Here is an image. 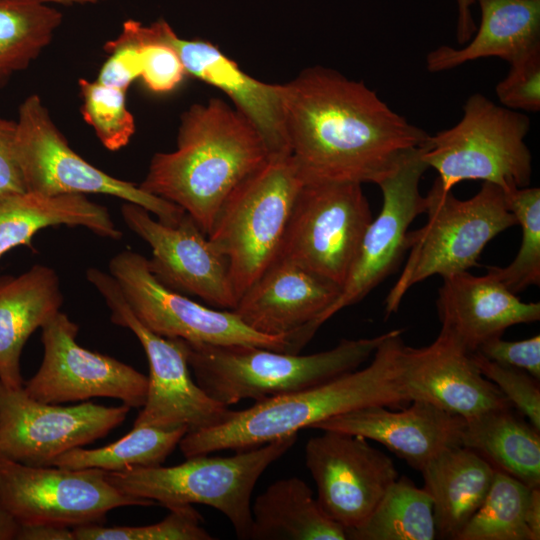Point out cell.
<instances>
[{"label": "cell", "mask_w": 540, "mask_h": 540, "mask_svg": "<svg viewBox=\"0 0 540 540\" xmlns=\"http://www.w3.org/2000/svg\"><path fill=\"white\" fill-rule=\"evenodd\" d=\"M283 85L288 143L304 183L378 185L429 141L375 91L335 70L308 68Z\"/></svg>", "instance_id": "6da1fadb"}, {"label": "cell", "mask_w": 540, "mask_h": 540, "mask_svg": "<svg viewBox=\"0 0 540 540\" xmlns=\"http://www.w3.org/2000/svg\"><path fill=\"white\" fill-rule=\"evenodd\" d=\"M402 330H391L362 369L322 384L232 410L214 427L187 432L178 446L188 458L221 450L241 451L313 428L330 417L355 409L383 405L400 407L413 401L409 382L410 347Z\"/></svg>", "instance_id": "7a4b0ae2"}, {"label": "cell", "mask_w": 540, "mask_h": 540, "mask_svg": "<svg viewBox=\"0 0 540 540\" xmlns=\"http://www.w3.org/2000/svg\"><path fill=\"white\" fill-rule=\"evenodd\" d=\"M269 156L253 124L213 98L182 114L176 150L156 153L139 186L181 207L208 235L228 196Z\"/></svg>", "instance_id": "3957f363"}, {"label": "cell", "mask_w": 540, "mask_h": 540, "mask_svg": "<svg viewBox=\"0 0 540 540\" xmlns=\"http://www.w3.org/2000/svg\"><path fill=\"white\" fill-rule=\"evenodd\" d=\"M390 331L372 338L342 339L334 348L299 355L252 345L191 344L183 340L196 383L230 406L307 389L358 369Z\"/></svg>", "instance_id": "277c9868"}, {"label": "cell", "mask_w": 540, "mask_h": 540, "mask_svg": "<svg viewBox=\"0 0 540 540\" xmlns=\"http://www.w3.org/2000/svg\"><path fill=\"white\" fill-rule=\"evenodd\" d=\"M296 440L297 434H291L229 457L197 455L171 467L106 471V478L123 493L152 500L167 509L192 504L215 508L228 518L239 539H249L254 487Z\"/></svg>", "instance_id": "5b68a950"}, {"label": "cell", "mask_w": 540, "mask_h": 540, "mask_svg": "<svg viewBox=\"0 0 540 540\" xmlns=\"http://www.w3.org/2000/svg\"><path fill=\"white\" fill-rule=\"evenodd\" d=\"M427 223L407 233L408 260L385 299L386 317L397 312L406 292L433 275L442 278L476 265L485 246L517 224L503 190L488 182L460 200L438 178L425 196Z\"/></svg>", "instance_id": "8992f818"}, {"label": "cell", "mask_w": 540, "mask_h": 540, "mask_svg": "<svg viewBox=\"0 0 540 540\" xmlns=\"http://www.w3.org/2000/svg\"><path fill=\"white\" fill-rule=\"evenodd\" d=\"M303 184L291 154L270 155L219 210L207 237L228 261L237 301L276 259Z\"/></svg>", "instance_id": "52a82bcc"}, {"label": "cell", "mask_w": 540, "mask_h": 540, "mask_svg": "<svg viewBox=\"0 0 540 540\" xmlns=\"http://www.w3.org/2000/svg\"><path fill=\"white\" fill-rule=\"evenodd\" d=\"M530 119L496 105L480 93L471 95L453 127L429 137L422 153L445 190L465 180H481L503 191L527 187L532 156L525 138Z\"/></svg>", "instance_id": "ba28073f"}, {"label": "cell", "mask_w": 540, "mask_h": 540, "mask_svg": "<svg viewBox=\"0 0 540 540\" xmlns=\"http://www.w3.org/2000/svg\"><path fill=\"white\" fill-rule=\"evenodd\" d=\"M15 151L28 192L46 196L110 195L137 204L172 226L179 224L186 213L176 204L87 162L70 147L36 94L28 96L19 106Z\"/></svg>", "instance_id": "9c48e42d"}, {"label": "cell", "mask_w": 540, "mask_h": 540, "mask_svg": "<svg viewBox=\"0 0 540 540\" xmlns=\"http://www.w3.org/2000/svg\"><path fill=\"white\" fill-rule=\"evenodd\" d=\"M86 277L104 297L111 310V321L131 330L147 356V395L133 427L162 430L185 427L188 432H194L225 422L232 410L211 398L192 379L182 341L162 337L144 326L110 273L89 268Z\"/></svg>", "instance_id": "30bf717a"}, {"label": "cell", "mask_w": 540, "mask_h": 540, "mask_svg": "<svg viewBox=\"0 0 540 540\" xmlns=\"http://www.w3.org/2000/svg\"><path fill=\"white\" fill-rule=\"evenodd\" d=\"M361 185L341 181L304 183L276 259L294 263L341 288L372 221Z\"/></svg>", "instance_id": "8fae6325"}, {"label": "cell", "mask_w": 540, "mask_h": 540, "mask_svg": "<svg viewBox=\"0 0 540 540\" xmlns=\"http://www.w3.org/2000/svg\"><path fill=\"white\" fill-rule=\"evenodd\" d=\"M0 503L19 525L69 528L103 525L107 513L118 507L156 504L123 493L101 469L30 466L1 456Z\"/></svg>", "instance_id": "7c38bea8"}, {"label": "cell", "mask_w": 540, "mask_h": 540, "mask_svg": "<svg viewBox=\"0 0 540 540\" xmlns=\"http://www.w3.org/2000/svg\"><path fill=\"white\" fill-rule=\"evenodd\" d=\"M109 273L137 319L150 331L191 344L252 345L287 352L283 337L261 334L245 325L232 310L201 305L161 284L147 259L123 250L109 262Z\"/></svg>", "instance_id": "4fadbf2b"}, {"label": "cell", "mask_w": 540, "mask_h": 540, "mask_svg": "<svg viewBox=\"0 0 540 540\" xmlns=\"http://www.w3.org/2000/svg\"><path fill=\"white\" fill-rule=\"evenodd\" d=\"M130 409L90 401L73 406L43 403L23 387L0 382V456L30 466H52L65 452L108 435Z\"/></svg>", "instance_id": "5bb4252c"}, {"label": "cell", "mask_w": 540, "mask_h": 540, "mask_svg": "<svg viewBox=\"0 0 540 540\" xmlns=\"http://www.w3.org/2000/svg\"><path fill=\"white\" fill-rule=\"evenodd\" d=\"M43 359L23 388L43 403L86 401L93 397L119 399L130 408L145 403L148 377L113 357L81 347L79 327L59 311L42 325Z\"/></svg>", "instance_id": "9a60e30c"}, {"label": "cell", "mask_w": 540, "mask_h": 540, "mask_svg": "<svg viewBox=\"0 0 540 540\" xmlns=\"http://www.w3.org/2000/svg\"><path fill=\"white\" fill-rule=\"evenodd\" d=\"M323 512L346 532L360 526L399 477L393 460L367 439L323 430L305 446Z\"/></svg>", "instance_id": "2e32d148"}, {"label": "cell", "mask_w": 540, "mask_h": 540, "mask_svg": "<svg viewBox=\"0 0 540 540\" xmlns=\"http://www.w3.org/2000/svg\"><path fill=\"white\" fill-rule=\"evenodd\" d=\"M425 147L408 153L378 184L382 192L381 210L364 232L340 294L317 319V330L337 312L367 296L396 269L408 250L409 226L426 211L425 197L419 189L421 177L428 169L422 159Z\"/></svg>", "instance_id": "e0dca14e"}, {"label": "cell", "mask_w": 540, "mask_h": 540, "mask_svg": "<svg viewBox=\"0 0 540 540\" xmlns=\"http://www.w3.org/2000/svg\"><path fill=\"white\" fill-rule=\"evenodd\" d=\"M121 216L127 227L151 247L148 267L161 284L198 296L220 309L236 307L226 257L187 213L172 226L154 219L145 208L125 201Z\"/></svg>", "instance_id": "ac0fdd59"}, {"label": "cell", "mask_w": 540, "mask_h": 540, "mask_svg": "<svg viewBox=\"0 0 540 540\" xmlns=\"http://www.w3.org/2000/svg\"><path fill=\"white\" fill-rule=\"evenodd\" d=\"M341 288L286 260L275 259L239 297L232 310L261 334L283 337L299 353L317 331L315 323Z\"/></svg>", "instance_id": "d6986e66"}, {"label": "cell", "mask_w": 540, "mask_h": 540, "mask_svg": "<svg viewBox=\"0 0 540 540\" xmlns=\"http://www.w3.org/2000/svg\"><path fill=\"white\" fill-rule=\"evenodd\" d=\"M464 424L463 417L415 399L399 411L372 405L330 417L313 428L374 440L420 471L443 450L461 445Z\"/></svg>", "instance_id": "ffe728a7"}, {"label": "cell", "mask_w": 540, "mask_h": 540, "mask_svg": "<svg viewBox=\"0 0 540 540\" xmlns=\"http://www.w3.org/2000/svg\"><path fill=\"white\" fill-rule=\"evenodd\" d=\"M154 38L177 52L186 74L225 92L264 139L270 155L291 154L284 114V85L267 84L249 76L216 46L179 38L165 20L153 23Z\"/></svg>", "instance_id": "44dd1931"}, {"label": "cell", "mask_w": 540, "mask_h": 540, "mask_svg": "<svg viewBox=\"0 0 540 540\" xmlns=\"http://www.w3.org/2000/svg\"><path fill=\"white\" fill-rule=\"evenodd\" d=\"M440 333L469 354L511 326L540 319V303L521 301L488 275L467 271L443 278L436 301Z\"/></svg>", "instance_id": "7402d4cb"}, {"label": "cell", "mask_w": 540, "mask_h": 540, "mask_svg": "<svg viewBox=\"0 0 540 540\" xmlns=\"http://www.w3.org/2000/svg\"><path fill=\"white\" fill-rule=\"evenodd\" d=\"M409 382L413 400L431 402L464 419L512 407L481 373L472 354L440 332L430 345L410 347Z\"/></svg>", "instance_id": "603a6c76"}, {"label": "cell", "mask_w": 540, "mask_h": 540, "mask_svg": "<svg viewBox=\"0 0 540 540\" xmlns=\"http://www.w3.org/2000/svg\"><path fill=\"white\" fill-rule=\"evenodd\" d=\"M60 279L36 264L20 275L0 276V382L21 388V354L32 333L60 311Z\"/></svg>", "instance_id": "cb8c5ba5"}, {"label": "cell", "mask_w": 540, "mask_h": 540, "mask_svg": "<svg viewBox=\"0 0 540 540\" xmlns=\"http://www.w3.org/2000/svg\"><path fill=\"white\" fill-rule=\"evenodd\" d=\"M481 10L476 34L463 48L439 46L426 57L430 72L498 57L508 63L540 46V0H475Z\"/></svg>", "instance_id": "d4e9b609"}, {"label": "cell", "mask_w": 540, "mask_h": 540, "mask_svg": "<svg viewBox=\"0 0 540 540\" xmlns=\"http://www.w3.org/2000/svg\"><path fill=\"white\" fill-rule=\"evenodd\" d=\"M432 500L437 536L458 540L483 503L496 470L474 450L449 447L420 471Z\"/></svg>", "instance_id": "484cf974"}, {"label": "cell", "mask_w": 540, "mask_h": 540, "mask_svg": "<svg viewBox=\"0 0 540 540\" xmlns=\"http://www.w3.org/2000/svg\"><path fill=\"white\" fill-rule=\"evenodd\" d=\"M58 225L82 226L112 240L122 237L108 209L84 194H0V257L21 245L32 247L37 232Z\"/></svg>", "instance_id": "4316f807"}, {"label": "cell", "mask_w": 540, "mask_h": 540, "mask_svg": "<svg viewBox=\"0 0 540 540\" xmlns=\"http://www.w3.org/2000/svg\"><path fill=\"white\" fill-rule=\"evenodd\" d=\"M249 539L346 540V530L321 509L298 477L277 480L251 504Z\"/></svg>", "instance_id": "83f0119b"}, {"label": "cell", "mask_w": 540, "mask_h": 540, "mask_svg": "<svg viewBox=\"0 0 540 540\" xmlns=\"http://www.w3.org/2000/svg\"><path fill=\"white\" fill-rule=\"evenodd\" d=\"M491 410L465 419L461 445L529 488L540 487V431L512 411Z\"/></svg>", "instance_id": "f1b7e54d"}, {"label": "cell", "mask_w": 540, "mask_h": 540, "mask_svg": "<svg viewBox=\"0 0 540 540\" xmlns=\"http://www.w3.org/2000/svg\"><path fill=\"white\" fill-rule=\"evenodd\" d=\"M540 488L497 471L489 491L458 540H539Z\"/></svg>", "instance_id": "f546056e"}, {"label": "cell", "mask_w": 540, "mask_h": 540, "mask_svg": "<svg viewBox=\"0 0 540 540\" xmlns=\"http://www.w3.org/2000/svg\"><path fill=\"white\" fill-rule=\"evenodd\" d=\"M62 20L42 0H0V88L40 55Z\"/></svg>", "instance_id": "4dcf8cb0"}, {"label": "cell", "mask_w": 540, "mask_h": 540, "mask_svg": "<svg viewBox=\"0 0 540 540\" xmlns=\"http://www.w3.org/2000/svg\"><path fill=\"white\" fill-rule=\"evenodd\" d=\"M437 536L430 496L398 477L369 517L347 532L351 540H433Z\"/></svg>", "instance_id": "1f68e13d"}, {"label": "cell", "mask_w": 540, "mask_h": 540, "mask_svg": "<svg viewBox=\"0 0 540 540\" xmlns=\"http://www.w3.org/2000/svg\"><path fill=\"white\" fill-rule=\"evenodd\" d=\"M188 432L185 427L162 430L154 427H133L119 440L96 449L82 447L58 456L52 466L67 469L96 468L107 472L132 467L161 465Z\"/></svg>", "instance_id": "d6a6232c"}, {"label": "cell", "mask_w": 540, "mask_h": 540, "mask_svg": "<svg viewBox=\"0 0 540 540\" xmlns=\"http://www.w3.org/2000/svg\"><path fill=\"white\" fill-rule=\"evenodd\" d=\"M503 192L508 209L522 229L521 245L509 265L488 267L487 274L517 294L540 284V189L527 186Z\"/></svg>", "instance_id": "836d02e7"}, {"label": "cell", "mask_w": 540, "mask_h": 540, "mask_svg": "<svg viewBox=\"0 0 540 540\" xmlns=\"http://www.w3.org/2000/svg\"><path fill=\"white\" fill-rule=\"evenodd\" d=\"M83 119L110 151L125 147L135 132V121L126 105V90L104 85L97 80L78 81Z\"/></svg>", "instance_id": "e575fe53"}, {"label": "cell", "mask_w": 540, "mask_h": 540, "mask_svg": "<svg viewBox=\"0 0 540 540\" xmlns=\"http://www.w3.org/2000/svg\"><path fill=\"white\" fill-rule=\"evenodd\" d=\"M160 522L146 526L86 525L73 528L74 540H212L192 505L175 506Z\"/></svg>", "instance_id": "d590c367"}, {"label": "cell", "mask_w": 540, "mask_h": 540, "mask_svg": "<svg viewBox=\"0 0 540 540\" xmlns=\"http://www.w3.org/2000/svg\"><path fill=\"white\" fill-rule=\"evenodd\" d=\"M481 373L504 394L529 423L540 431L539 380L527 372L488 360L478 352L472 353Z\"/></svg>", "instance_id": "8d00e7d4"}, {"label": "cell", "mask_w": 540, "mask_h": 540, "mask_svg": "<svg viewBox=\"0 0 540 540\" xmlns=\"http://www.w3.org/2000/svg\"><path fill=\"white\" fill-rule=\"evenodd\" d=\"M495 88L501 104L512 110H540V46L513 60Z\"/></svg>", "instance_id": "74e56055"}, {"label": "cell", "mask_w": 540, "mask_h": 540, "mask_svg": "<svg viewBox=\"0 0 540 540\" xmlns=\"http://www.w3.org/2000/svg\"><path fill=\"white\" fill-rule=\"evenodd\" d=\"M141 52V75L144 84L155 93H166L176 88L186 71L173 47L157 41L138 45Z\"/></svg>", "instance_id": "f35d334b"}, {"label": "cell", "mask_w": 540, "mask_h": 540, "mask_svg": "<svg viewBox=\"0 0 540 540\" xmlns=\"http://www.w3.org/2000/svg\"><path fill=\"white\" fill-rule=\"evenodd\" d=\"M501 365L523 370L540 379V336L519 341H507L501 337L483 343L476 351Z\"/></svg>", "instance_id": "ab89813d"}, {"label": "cell", "mask_w": 540, "mask_h": 540, "mask_svg": "<svg viewBox=\"0 0 540 540\" xmlns=\"http://www.w3.org/2000/svg\"><path fill=\"white\" fill-rule=\"evenodd\" d=\"M104 49L110 56L101 67L97 81L127 91L130 84L141 75L139 46L106 43Z\"/></svg>", "instance_id": "60d3db41"}, {"label": "cell", "mask_w": 540, "mask_h": 540, "mask_svg": "<svg viewBox=\"0 0 540 540\" xmlns=\"http://www.w3.org/2000/svg\"><path fill=\"white\" fill-rule=\"evenodd\" d=\"M16 121L0 117V194L25 192L15 151Z\"/></svg>", "instance_id": "b9f144b4"}, {"label": "cell", "mask_w": 540, "mask_h": 540, "mask_svg": "<svg viewBox=\"0 0 540 540\" xmlns=\"http://www.w3.org/2000/svg\"><path fill=\"white\" fill-rule=\"evenodd\" d=\"M16 540H74L73 528L52 525H19Z\"/></svg>", "instance_id": "7bdbcfd3"}, {"label": "cell", "mask_w": 540, "mask_h": 540, "mask_svg": "<svg viewBox=\"0 0 540 540\" xmlns=\"http://www.w3.org/2000/svg\"><path fill=\"white\" fill-rule=\"evenodd\" d=\"M475 0H457L458 20L456 37L459 44H466L476 31V25L472 17L471 6Z\"/></svg>", "instance_id": "ee69618b"}, {"label": "cell", "mask_w": 540, "mask_h": 540, "mask_svg": "<svg viewBox=\"0 0 540 540\" xmlns=\"http://www.w3.org/2000/svg\"><path fill=\"white\" fill-rule=\"evenodd\" d=\"M19 523L0 503V540H16Z\"/></svg>", "instance_id": "f6af8a7d"}, {"label": "cell", "mask_w": 540, "mask_h": 540, "mask_svg": "<svg viewBox=\"0 0 540 540\" xmlns=\"http://www.w3.org/2000/svg\"><path fill=\"white\" fill-rule=\"evenodd\" d=\"M47 3H58L63 5H73V4H96L99 2L107 0H42Z\"/></svg>", "instance_id": "bcb514c9"}]
</instances>
